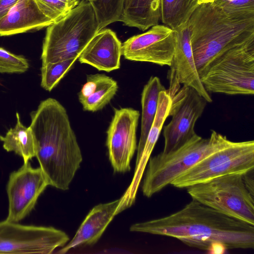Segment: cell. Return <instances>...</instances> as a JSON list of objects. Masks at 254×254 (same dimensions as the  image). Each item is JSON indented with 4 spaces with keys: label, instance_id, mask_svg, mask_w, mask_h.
<instances>
[{
    "label": "cell",
    "instance_id": "1",
    "mask_svg": "<svg viewBox=\"0 0 254 254\" xmlns=\"http://www.w3.org/2000/svg\"><path fill=\"white\" fill-rule=\"evenodd\" d=\"M129 230L174 238L189 247L213 253L254 248V225L193 199L174 213L134 223Z\"/></svg>",
    "mask_w": 254,
    "mask_h": 254
},
{
    "label": "cell",
    "instance_id": "2",
    "mask_svg": "<svg viewBox=\"0 0 254 254\" xmlns=\"http://www.w3.org/2000/svg\"><path fill=\"white\" fill-rule=\"evenodd\" d=\"M30 117L39 167L49 186L68 190L83 159L66 109L56 99L48 98Z\"/></svg>",
    "mask_w": 254,
    "mask_h": 254
},
{
    "label": "cell",
    "instance_id": "3",
    "mask_svg": "<svg viewBox=\"0 0 254 254\" xmlns=\"http://www.w3.org/2000/svg\"><path fill=\"white\" fill-rule=\"evenodd\" d=\"M188 23L198 74L220 53L254 38V14L229 13L210 2L199 5Z\"/></svg>",
    "mask_w": 254,
    "mask_h": 254
},
{
    "label": "cell",
    "instance_id": "4",
    "mask_svg": "<svg viewBox=\"0 0 254 254\" xmlns=\"http://www.w3.org/2000/svg\"><path fill=\"white\" fill-rule=\"evenodd\" d=\"M99 31L94 9L81 0L66 15L47 27L41 54L42 64L77 59Z\"/></svg>",
    "mask_w": 254,
    "mask_h": 254
},
{
    "label": "cell",
    "instance_id": "5",
    "mask_svg": "<svg viewBox=\"0 0 254 254\" xmlns=\"http://www.w3.org/2000/svg\"><path fill=\"white\" fill-rule=\"evenodd\" d=\"M232 142L226 136L212 130L208 138L196 134L179 149L150 157L142 185L143 195L150 197L205 157Z\"/></svg>",
    "mask_w": 254,
    "mask_h": 254
},
{
    "label": "cell",
    "instance_id": "6",
    "mask_svg": "<svg viewBox=\"0 0 254 254\" xmlns=\"http://www.w3.org/2000/svg\"><path fill=\"white\" fill-rule=\"evenodd\" d=\"M199 75L208 93L254 95V38L220 53Z\"/></svg>",
    "mask_w": 254,
    "mask_h": 254
},
{
    "label": "cell",
    "instance_id": "7",
    "mask_svg": "<svg viewBox=\"0 0 254 254\" xmlns=\"http://www.w3.org/2000/svg\"><path fill=\"white\" fill-rule=\"evenodd\" d=\"M243 174L222 176L186 189L192 199L254 225V195L246 188Z\"/></svg>",
    "mask_w": 254,
    "mask_h": 254
},
{
    "label": "cell",
    "instance_id": "8",
    "mask_svg": "<svg viewBox=\"0 0 254 254\" xmlns=\"http://www.w3.org/2000/svg\"><path fill=\"white\" fill-rule=\"evenodd\" d=\"M254 169V141L233 142L205 157L171 184L187 188L231 174H245Z\"/></svg>",
    "mask_w": 254,
    "mask_h": 254
},
{
    "label": "cell",
    "instance_id": "9",
    "mask_svg": "<svg viewBox=\"0 0 254 254\" xmlns=\"http://www.w3.org/2000/svg\"><path fill=\"white\" fill-rule=\"evenodd\" d=\"M69 240L64 231L51 226L0 222V254H50Z\"/></svg>",
    "mask_w": 254,
    "mask_h": 254
},
{
    "label": "cell",
    "instance_id": "10",
    "mask_svg": "<svg viewBox=\"0 0 254 254\" xmlns=\"http://www.w3.org/2000/svg\"><path fill=\"white\" fill-rule=\"evenodd\" d=\"M207 103L194 89L185 85L171 97L168 117L171 116L172 119L163 127L165 142L163 153L179 149L196 134L195 123Z\"/></svg>",
    "mask_w": 254,
    "mask_h": 254
},
{
    "label": "cell",
    "instance_id": "11",
    "mask_svg": "<svg viewBox=\"0 0 254 254\" xmlns=\"http://www.w3.org/2000/svg\"><path fill=\"white\" fill-rule=\"evenodd\" d=\"M48 186L41 169L33 168L29 162L11 173L6 185L8 210L6 219L18 222L25 218Z\"/></svg>",
    "mask_w": 254,
    "mask_h": 254
},
{
    "label": "cell",
    "instance_id": "12",
    "mask_svg": "<svg viewBox=\"0 0 254 254\" xmlns=\"http://www.w3.org/2000/svg\"><path fill=\"white\" fill-rule=\"evenodd\" d=\"M139 112L131 108L115 109L107 131L109 159L115 172L130 170V161L137 149L136 129Z\"/></svg>",
    "mask_w": 254,
    "mask_h": 254
},
{
    "label": "cell",
    "instance_id": "13",
    "mask_svg": "<svg viewBox=\"0 0 254 254\" xmlns=\"http://www.w3.org/2000/svg\"><path fill=\"white\" fill-rule=\"evenodd\" d=\"M147 32L133 36L122 46L128 60L171 65L174 52V30L164 25H154Z\"/></svg>",
    "mask_w": 254,
    "mask_h": 254
},
{
    "label": "cell",
    "instance_id": "14",
    "mask_svg": "<svg viewBox=\"0 0 254 254\" xmlns=\"http://www.w3.org/2000/svg\"><path fill=\"white\" fill-rule=\"evenodd\" d=\"M173 30L174 52L168 74V93L171 97L183 84L194 89L208 103L211 102L212 99L201 83L195 63L188 21Z\"/></svg>",
    "mask_w": 254,
    "mask_h": 254
},
{
    "label": "cell",
    "instance_id": "15",
    "mask_svg": "<svg viewBox=\"0 0 254 254\" xmlns=\"http://www.w3.org/2000/svg\"><path fill=\"white\" fill-rule=\"evenodd\" d=\"M122 46L116 34L110 29L99 31L89 41L78 59L100 71L110 72L119 69L122 55Z\"/></svg>",
    "mask_w": 254,
    "mask_h": 254
},
{
    "label": "cell",
    "instance_id": "16",
    "mask_svg": "<svg viewBox=\"0 0 254 254\" xmlns=\"http://www.w3.org/2000/svg\"><path fill=\"white\" fill-rule=\"evenodd\" d=\"M120 203L121 198L95 206L89 212L73 238L57 253L64 254L71 249L97 243L115 216L120 213Z\"/></svg>",
    "mask_w": 254,
    "mask_h": 254
},
{
    "label": "cell",
    "instance_id": "17",
    "mask_svg": "<svg viewBox=\"0 0 254 254\" xmlns=\"http://www.w3.org/2000/svg\"><path fill=\"white\" fill-rule=\"evenodd\" d=\"M53 23L40 10L34 0H18L0 19V36L37 30Z\"/></svg>",
    "mask_w": 254,
    "mask_h": 254
},
{
    "label": "cell",
    "instance_id": "18",
    "mask_svg": "<svg viewBox=\"0 0 254 254\" xmlns=\"http://www.w3.org/2000/svg\"><path fill=\"white\" fill-rule=\"evenodd\" d=\"M171 104V97L167 89L161 91L159 95L156 114L149 131L146 140L139 158L136 160L134 176L127 190L131 194H136L145 167L151 153L163 128L164 123L168 117Z\"/></svg>",
    "mask_w": 254,
    "mask_h": 254
},
{
    "label": "cell",
    "instance_id": "19",
    "mask_svg": "<svg viewBox=\"0 0 254 254\" xmlns=\"http://www.w3.org/2000/svg\"><path fill=\"white\" fill-rule=\"evenodd\" d=\"M118 89L117 81L103 74H90L78 94L83 110L96 112L102 109L114 97Z\"/></svg>",
    "mask_w": 254,
    "mask_h": 254
},
{
    "label": "cell",
    "instance_id": "20",
    "mask_svg": "<svg viewBox=\"0 0 254 254\" xmlns=\"http://www.w3.org/2000/svg\"><path fill=\"white\" fill-rule=\"evenodd\" d=\"M161 19V0H125L119 21L145 31Z\"/></svg>",
    "mask_w": 254,
    "mask_h": 254
},
{
    "label": "cell",
    "instance_id": "21",
    "mask_svg": "<svg viewBox=\"0 0 254 254\" xmlns=\"http://www.w3.org/2000/svg\"><path fill=\"white\" fill-rule=\"evenodd\" d=\"M166 90L157 76H152L144 86L141 93L142 107L140 136L137 146L136 160L140 157L146 138L154 121L158 107L159 95Z\"/></svg>",
    "mask_w": 254,
    "mask_h": 254
},
{
    "label": "cell",
    "instance_id": "22",
    "mask_svg": "<svg viewBox=\"0 0 254 254\" xmlns=\"http://www.w3.org/2000/svg\"><path fill=\"white\" fill-rule=\"evenodd\" d=\"M16 117L15 127L10 128L4 136L0 134V140L6 151L14 152L22 158L23 163H26L36 156L34 137L29 127H27L21 123L18 113Z\"/></svg>",
    "mask_w": 254,
    "mask_h": 254
},
{
    "label": "cell",
    "instance_id": "23",
    "mask_svg": "<svg viewBox=\"0 0 254 254\" xmlns=\"http://www.w3.org/2000/svg\"><path fill=\"white\" fill-rule=\"evenodd\" d=\"M206 0H161V20L175 29L187 22L196 8Z\"/></svg>",
    "mask_w": 254,
    "mask_h": 254
},
{
    "label": "cell",
    "instance_id": "24",
    "mask_svg": "<svg viewBox=\"0 0 254 254\" xmlns=\"http://www.w3.org/2000/svg\"><path fill=\"white\" fill-rule=\"evenodd\" d=\"M95 12L99 31L119 21L125 0H88Z\"/></svg>",
    "mask_w": 254,
    "mask_h": 254
},
{
    "label": "cell",
    "instance_id": "25",
    "mask_svg": "<svg viewBox=\"0 0 254 254\" xmlns=\"http://www.w3.org/2000/svg\"><path fill=\"white\" fill-rule=\"evenodd\" d=\"M76 60L75 59H71L54 63L42 64L41 87L47 91H51L71 69Z\"/></svg>",
    "mask_w": 254,
    "mask_h": 254
},
{
    "label": "cell",
    "instance_id": "26",
    "mask_svg": "<svg viewBox=\"0 0 254 254\" xmlns=\"http://www.w3.org/2000/svg\"><path fill=\"white\" fill-rule=\"evenodd\" d=\"M42 12L53 23L66 15L79 3V0H34Z\"/></svg>",
    "mask_w": 254,
    "mask_h": 254
},
{
    "label": "cell",
    "instance_id": "27",
    "mask_svg": "<svg viewBox=\"0 0 254 254\" xmlns=\"http://www.w3.org/2000/svg\"><path fill=\"white\" fill-rule=\"evenodd\" d=\"M27 60L22 56L15 55L0 47V72L22 73L29 68Z\"/></svg>",
    "mask_w": 254,
    "mask_h": 254
},
{
    "label": "cell",
    "instance_id": "28",
    "mask_svg": "<svg viewBox=\"0 0 254 254\" xmlns=\"http://www.w3.org/2000/svg\"><path fill=\"white\" fill-rule=\"evenodd\" d=\"M226 12L254 14V0H206Z\"/></svg>",
    "mask_w": 254,
    "mask_h": 254
},
{
    "label": "cell",
    "instance_id": "29",
    "mask_svg": "<svg viewBox=\"0 0 254 254\" xmlns=\"http://www.w3.org/2000/svg\"><path fill=\"white\" fill-rule=\"evenodd\" d=\"M18 0H0V19L4 16Z\"/></svg>",
    "mask_w": 254,
    "mask_h": 254
}]
</instances>
